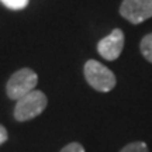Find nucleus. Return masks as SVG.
<instances>
[{
	"label": "nucleus",
	"mask_w": 152,
	"mask_h": 152,
	"mask_svg": "<svg viewBox=\"0 0 152 152\" xmlns=\"http://www.w3.org/2000/svg\"><path fill=\"white\" fill-rule=\"evenodd\" d=\"M85 79L90 86L97 90V92L107 93L110 90H113L115 86V75L110 71L107 66H104L103 64H100L99 61L89 59L85 64Z\"/></svg>",
	"instance_id": "obj_1"
},
{
	"label": "nucleus",
	"mask_w": 152,
	"mask_h": 152,
	"mask_svg": "<svg viewBox=\"0 0 152 152\" xmlns=\"http://www.w3.org/2000/svg\"><path fill=\"white\" fill-rule=\"evenodd\" d=\"M48 104V99L41 90H33L24 97L17 100L14 107V118L20 123L35 118L42 113Z\"/></svg>",
	"instance_id": "obj_2"
},
{
	"label": "nucleus",
	"mask_w": 152,
	"mask_h": 152,
	"mask_svg": "<svg viewBox=\"0 0 152 152\" xmlns=\"http://www.w3.org/2000/svg\"><path fill=\"white\" fill-rule=\"evenodd\" d=\"M38 75L30 68H23L10 76L6 85V93L11 100H20L26 94L35 90Z\"/></svg>",
	"instance_id": "obj_3"
},
{
	"label": "nucleus",
	"mask_w": 152,
	"mask_h": 152,
	"mask_svg": "<svg viewBox=\"0 0 152 152\" xmlns=\"http://www.w3.org/2000/svg\"><path fill=\"white\" fill-rule=\"evenodd\" d=\"M120 14L132 24H141L152 17V0H123Z\"/></svg>",
	"instance_id": "obj_4"
},
{
	"label": "nucleus",
	"mask_w": 152,
	"mask_h": 152,
	"mask_svg": "<svg viewBox=\"0 0 152 152\" xmlns=\"http://www.w3.org/2000/svg\"><path fill=\"white\" fill-rule=\"evenodd\" d=\"M124 48V33L120 28H114L113 31L102 38L97 44L99 54L106 61H115Z\"/></svg>",
	"instance_id": "obj_5"
},
{
	"label": "nucleus",
	"mask_w": 152,
	"mask_h": 152,
	"mask_svg": "<svg viewBox=\"0 0 152 152\" xmlns=\"http://www.w3.org/2000/svg\"><path fill=\"white\" fill-rule=\"evenodd\" d=\"M140 49H141L142 56L152 64V33H149L148 35L141 39V44H140Z\"/></svg>",
	"instance_id": "obj_6"
},
{
	"label": "nucleus",
	"mask_w": 152,
	"mask_h": 152,
	"mask_svg": "<svg viewBox=\"0 0 152 152\" xmlns=\"http://www.w3.org/2000/svg\"><path fill=\"white\" fill-rule=\"evenodd\" d=\"M120 152H149V151H148V147L145 142L135 141L131 142V144H127Z\"/></svg>",
	"instance_id": "obj_7"
},
{
	"label": "nucleus",
	"mask_w": 152,
	"mask_h": 152,
	"mask_svg": "<svg viewBox=\"0 0 152 152\" xmlns=\"http://www.w3.org/2000/svg\"><path fill=\"white\" fill-rule=\"evenodd\" d=\"M10 10H23L28 6L30 0H0Z\"/></svg>",
	"instance_id": "obj_8"
},
{
	"label": "nucleus",
	"mask_w": 152,
	"mask_h": 152,
	"mask_svg": "<svg viewBox=\"0 0 152 152\" xmlns=\"http://www.w3.org/2000/svg\"><path fill=\"white\" fill-rule=\"evenodd\" d=\"M59 152H85V148L79 142H71L62 148Z\"/></svg>",
	"instance_id": "obj_9"
},
{
	"label": "nucleus",
	"mask_w": 152,
	"mask_h": 152,
	"mask_svg": "<svg viewBox=\"0 0 152 152\" xmlns=\"http://www.w3.org/2000/svg\"><path fill=\"white\" fill-rule=\"evenodd\" d=\"M7 140H9V134H7V130H6L3 125H0V145H1V144H4Z\"/></svg>",
	"instance_id": "obj_10"
}]
</instances>
